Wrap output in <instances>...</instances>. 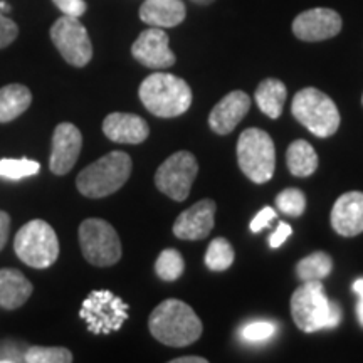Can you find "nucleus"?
Listing matches in <instances>:
<instances>
[{
    "label": "nucleus",
    "instance_id": "f257e3e1",
    "mask_svg": "<svg viewBox=\"0 0 363 363\" xmlns=\"http://www.w3.org/2000/svg\"><path fill=\"white\" fill-rule=\"evenodd\" d=\"M150 333L167 347H187L202 335V321L187 303L165 299L152 311Z\"/></svg>",
    "mask_w": 363,
    "mask_h": 363
},
{
    "label": "nucleus",
    "instance_id": "f03ea898",
    "mask_svg": "<svg viewBox=\"0 0 363 363\" xmlns=\"http://www.w3.org/2000/svg\"><path fill=\"white\" fill-rule=\"evenodd\" d=\"M294 325L305 333L333 330L342 323V308L330 301L321 281H306L291 296Z\"/></svg>",
    "mask_w": 363,
    "mask_h": 363
},
{
    "label": "nucleus",
    "instance_id": "7ed1b4c3",
    "mask_svg": "<svg viewBox=\"0 0 363 363\" xmlns=\"http://www.w3.org/2000/svg\"><path fill=\"white\" fill-rule=\"evenodd\" d=\"M138 96L143 106L158 118L184 115L192 104V89L184 79L169 72L150 74L140 84Z\"/></svg>",
    "mask_w": 363,
    "mask_h": 363
},
{
    "label": "nucleus",
    "instance_id": "20e7f679",
    "mask_svg": "<svg viewBox=\"0 0 363 363\" xmlns=\"http://www.w3.org/2000/svg\"><path fill=\"white\" fill-rule=\"evenodd\" d=\"M131 169L133 163L128 153L110 152L81 172L76 179V187L84 197L103 199L123 187Z\"/></svg>",
    "mask_w": 363,
    "mask_h": 363
},
{
    "label": "nucleus",
    "instance_id": "39448f33",
    "mask_svg": "<svg viewBox=\"0 0 363 363\" xmlns=\"http://www.w3.org/2000/svg\"><path fill=\"white\" fill-rule=\"evenodd\" d=\"M293 116L318 138H328L340 128V111L328 94L316 88H305L294 96Z\"/></svg>",
    "mask_w": 363,
    "mask_h": 363
},
{
    "label": "nucleus",
    "instance_id": "423d86ee",
    "mask_svg": "<svg viewBox=\"0 0 363 363\" xmlns=\"http://www.w3.org/2000/svg\"><path fill=\"white\" fill-rule=\"evenodd\" d=\"M17 257L34 269H45L59 257L57 234L45 220L34 219L22 225L13 239Z\"/></svg>",
    "mask_w": 363,
    "mask_h": 363
},
{
    "label": "nucleus",
    "instance_id": "0eeeda50",
    "mask_svg": "<svg viewBox=\"0 0 363 363\" xmlns=\"http://www.w3.org/2000/svg\"><path fill=\"white\" fill-rule=\"evenodd\" d=\"M238 162L242 174L256 184H266L276 169V148L269 133L259 128L242 131L238 142Z\"/></svg>",
    "mask_w": 363,
    "mask_h": 363
},
{
    "label": "nucleus",
    "instance_id": "6e6552de",
    "mask_svg": "<svg viewBox=\"0 0 363 363\" xmlns=\"http://www.w3.org/2000/svg\"><path fill=\"white\" fill-rule=\"evenodd\" d=\"M79 244L89 264L106 267L121 259V240L110 222L86 219L79 225Z\"/></svg>",
    "mask_w": 363,
    "mask_h": 363
},
{
    "label": "nucleus",
    "instance_id": "1a4fd4ad",
    "mask_svg": "<svg viewBox=\"0 0 363 363\" xmlns=\"http://www.w3.org/2000/svg\"><path fill=\"white\" fill-rule=\"evenodd\" d=\"M79 316L88 323L91 333L108 335L121 330L128 320V305L108 289H98L84 299Z\"/></svg>",
    "mask_w": 363,
    "mask_h": 363
},
{
    "label": "nucleus",
    "instance_id": "9d476101",
    "mask_svg": "<svg viewBox=\"0 0 363 363\" xmlns=\"http://www.w3.org/2000/svg\"><path fill=\"white\" fill-rule=\"evenodd\" d=\"M199 163L190 152H177L158 167L155 185L172 201L184 202L189 197L192 184L197 177Z\"/></svg>",
    "mask_w": 363,
    "mask_h": 363
},
{
    "label": "nucleus",
    "instance_id": "9b49d317",
    "mask_svg": "<svg viewBox=\"0 0 363 363\" xmlns=\"http://www.w3.org/2000/svg\"><path fill=\"white\" fill-rule=\"evenodd\" d=\"M51 40L67 65L84 67L93 57V44L78 17L62 16L51 27Z\"/></svg>",
    "mask_w": 363,
    "mask_h": 363
},
{
    "label": "nucleus",
    "instance_id": "f8f14e48",
    "mask_svg": "<svg viewBox=\"0 0 363 363\" xmlns=\"http://www.w3.org/2000/svg\"><path fill=\"white\" fill-rule=\"evenodd\" d=\"M131 54L140 65L150 69H167L177 61L175 54L169 48V35L160 27L143 30L131 45Z\"/></svg>",
    "mask_w": 363,
    "mask_h": 363
},
{
    "label": "nucleus",
    "instance_id": "ddd939ff",
    "mask_svg": "<svg viewBox=\"0 0 363 363\" xmlns=\"http://www.w3.org/2000/svg\"><path fill=\"white\" fill-rule=\"evenodd\" d=\"M342 17L331 9L318 7L299 13L293 21V34L305 43H318L335 38L342 30Z\"/></svg>",
    "mask_w": 363,
    "mask_h": 363
},
{
    "label": "nucleus",
    "instance_id": "4468645a",
    "mask_svg": "<svg viewBox=\"0 0 363 363\" xmlns=\"http://www.w3.org/2000/svg\"><path fill=\"white\" fill-rule=\"evenodd\" d=\"M83 148V135L72 123H59L52 135L49 169L54 175H66L78 162Z\"/></svg>",
    "mask_w": 363,
    "mask_h": 363
},
{
    "label": "nucleus",
    "instance_id": "2eb2a0df",
    "mask_svg": "<svg viewBox=\"0 0 363 363\" xmlns=\"http://www.w3.org/2000/svg\"><path fill=\"white\" fill-rule=\"evenodd\" d=\"M217 206L211 199L194 203L187 211L177 217L174 224V234L184 240H201L214 229Z\"/></svg>",
    "mask_w": 363,
    "mask_h": 363
},
{
    "label": "nucleus",
    "instance_id": "dca6fc26",
    "mask_svg": "<svg viewBox=\"0 0 363 363\" xmlns=\"http://www.w3.org/2000/svg\"><path fill=\"white\" fill-rule=\"evenodd\" d=\"M331 227L343 238H355L363 233V192L340 195L331 208Z\"/></svg>",
    "mask_w": 363,
    "mask_h": 363
},
{
    "label": "nucleus",
    "instance_id": "f3484780",
    "mask_svg": "<svg viewBox=\"0 0 363 363\" xmlns=\"http://www.w3.org/2000/svg\"><path fill=\"white\" fill-rule=\"evenodd\" d=\"M251 108V98L244 91H233L216 104L208 115V126L217 135H229Z\"/></svg>",
    "mask_w": 363,
    "mask_h": 363
},
{
    "label": "nucleus",
    "instance_id": "a211bd4d",
    "mask_svg": "<svg viewBox=\"0 0 363 363\" xmlns=\"http://www.w3.org/2000/svg\"><path fill=\"white\" fill-rule=\"evenodd\" d=\"M103 133L115 143L138 145L148 138V123L133 113H111L104 118Z\"/></svg>",
    "mask_w": 363,
    "mask_h": 363
},
{
    "label": "nucleus",
    "instance_id": "6ab92c4d",
    "mask_svg": "<svg viewBox=\"0 0 363 363\" xmlns=\"http://www.w3.org/2000/svg\"><path fill=\"white\" fill-rule=\"evenodd\" d=\"M187 16V9L182 0H145L140 7V19L152 27H175Z\"/></svg>",
    "mask_w": 363,
    "mask_h": 363
},
{
    "label": "nucleus",
    "instance_id": "aec40b11",
    "mask_svg": "<svg viewBox=\"0 0 363 363\" xmlns=\"http://www.w3.org/2000/svg\"><path fill=\"white\" fill-rule=\"evenodd\" d=\"M33 283L19 269H0V306L4 310H17L33 294Z\"/></svg>",
    "mask_w": 363,
    "mask_h": 363
},
{
    "label": "nucleus",
    "instance_id": "412c9836",
    "mask_svg": "<svg viewBox=\"0 0 363 363\" xmlns=\"http://www.w3.org/2000/svg\"><path fill=\"white\" fill-rule=\"evenodd\" d=\"M33 94L24 84H7L0 88V123L19 118L29 110Z\"/></svg>",
    "mask_w": 363,
    "mask_h": 363
},
{
    "label": "nucleus",
    "instance_id": "4be33fe9",
    "mask_svg": "<svg viewBox=\"0 0 363 363\" xmlns=\"http://www.w3.org/2000/svg\"><path fill=\"white\" fill-rule=\"evenodd\" d=\"M286 96H288V89H286L284 83L274 78L264 79L256 89L257 106L272 120L279 118L281 113H283Z\"/></svg>",
    "mask_w": 363,
    "mask_h": 363
},
{
    "label": "nucleus",
    "instance_id": "5701e85b",
    "mask_svg": "<svg viewBox=\"0 0 363 363\" xmlns=\"http://www.w3.org/2000/svg\"><path fill=\"white\" fill-rule=\"evenodd\" d=\"M286 163L294 177L305 179L316 172L318 155L310 143L305 140H296L289 145L288 152H286Z\"/></svg>",
    "mask_w": 363,
    "mask_h": 363
},
{
    "label": "nucleus",
    "instance_id": "b1692460",
    "mask_svg": "<svg viewBox=\"0 0 363 363\" xmlns=\"http://www.w3.org/2000/svg\"><path fill=\"white\" fill-rule=\"evenodd\" d=\"M331 269H333V259L326 252L318 251L298 262L296 274L303 283H306V281L325 279L326 276H330Z\"/></svg>",
    "mask_w": 363,
    "mask_h": 363
},
{
    "label": "nucleus",
    "instance_id": "393cba45",
    "mask_svg": "<svg viewBox=\"0 0 363 363\" xmlns=\"http://www.w3.org/2000/svg\"><path fill=\"white\" fill-rule=\"evenodd\" d=\"M234 249L230 242L224 238H217L208 244L206 252V266L211 271L220 272L229 269L234 262Z\"/></svg>",
    "mask_w": 363,
    "mask_h": 363
},
{
    "label": "nucleus",
    "instance_id": "a878e982",
    "mask_svg": "<svg viewBox=\"0 0 363 363\" xmlns=\"http://www.w3.org/2000/svg\"><path fill=\"white\" fill-rule=\"evenodd\" d=\"M185 262L177 249H165L155 262L157 276L163 281H177L184 274Z\"/></svg>",
    "mask_w": 363,
    "mask_h": 363
},
{
    "label": "nucleus",
    "instance_id": "bb28decb",
    "mask_svg": "<svg viewBox=\"0 0 363 363\" xmlns=\"http://www.w3.org/2000/svg\"><path fill=\"white\" fill-rule=\"evenodd\" d=\"M39 170V163L29 160V158H21V160L2 158V160H0V177L7 180H21L26 179V177L38 175Z\"/></svg>",
    "mask_w": 363,
    "mask_h": 363
},
{
    "label": "nucleus",
    "instance_id": "cd10ccee",
    "mask_svg": "<svg viewBox=\"0 0 363 363\" xmlns=\"http://www.w3.org/2000/svg\"><path fill=\"white\" fill-rule=\"evenodd\" d=\"M27 363H71L72 353L62 347H30L24 353Z\"/></svg>",
    "mask_w": 363,
    "mask_h": 363
},
{
    "label": "nucleus",
    "instance_id": "c85d7f7f",
    "mask_svg": "<svg viewBox=\"0 0 363 363\" xmlns=\"http://www.w3.org/2000/svg\"><path fill=\"white\" fill-rule=\"evenodd\" d=\"M276 207L289 217L303 216L306 208V197L301 190L286 189L276 197Z\"/></svg>",
    "mask_w": 363,
    "mask_h": 363
},
{
    "label": "nucleus",
    "instance_id": "c756f323",
    "mask_svg": "<svg viewBox=\"0 0 363 363\" xmlns=\"http://www.w3.org/2000/svg\"><path fill=\"white\" fill-rule=\"evenodd\" d=\"M276 333V326L269 323V321H254V323H249L240 331L242 338L246 342L251 343H259L269 340L272 335Z\"/></svg>",
    "mask_w": 363,
    "mask_h": 363
},
{
    "label": "nucleus",
    "instance_id": "7c9ffc66",
    "mask_svg": "<svg viewBox=\"0 0 363 363\" xmlns=\"http://www.w3.org/2000/svg\"><path fill=\"white\" fill-rule=\"evenodd\" d=\"M17 35H19V27L0 9V49L11 45L17 39Z\"/></svg>",
    "mask_w": 363,
    "mask_h": 363
},
{
    "label": "nucleus",
    "instance_id": "2f4dec72",
    "mask_svg": "<svg viewBox=\"0 0 363 363\" xmlns=\"http://www.w3.org/2000/svg\"><path fill=\"white\" fill-rule=\"evenodd\" d=\"M52 2L56 4V7L65 16L78 17V19L86 12V9H88L84 0H52Z\"/></svg>",
    "mask_w": 363,
    "mask_h": 363
},
{
    "label": "nucleus",
    "instance_id": "473e14b6",
    "mask_svg": "<svg viewBox=\"0 0 363 363\" xmlns=\"http://www.w3.org/2000/svg\"><path fill=\"white\" fill-rule=\"evenodd\" d=\"M274 219H276V211H274V208H272V207H264L259 212V214H257L251 220V225H249V229H251V233H261V230L266 229V227L269 225Z\"/></svg>",
    "mask_w": 363,
    "mask_h": 363
},
{
    "label": "nucleus",
    "instance_id": "72a5a7b5",
    "mask_svg": "<svg viewBox=\"0 0 363 363\" xmlns=\"http://www.w3.org/2000/svg\"><path fill=\"white\" fill-rule=\"evenodd\" d=\"M291 233H293L291 225H288V224H286V222H279L278 229H276L274 233L271 234V239H269L271 247H272V249H278V247L281 246V244H283L284 240L288 239L289 235H291Z\"/></svg>",
    "mask_w": 363,
    "mask_h": 363
},
{
    "label": "nucleus",
    "instance_id": "f704fd0d",
    "mask_svg": "<svg viewBox=\"0 0 363 363\" xmlns=\"http://www.w3.org/2000/svg\"><path fill=\"white\" fill-rule=\"evenodd\" d=\"M9 234H11V216L0 211V251L6 247Z\"/></svg>",
    "mask_w": 363,
    "mask_h": 363
},
{
    "label": "nucleus",
    "instance_id": "c9c22d12",
    "mask_svg": "<svg viewBox=\"0 0 363 363\" xmlns=\"http://www.w3.org/2000/svg\"><path fill=\"white\" fill-rule=\"evenodd\" d=\"M0 362H24L17 350H0Z\"/></svg>",
    "mask_w": 363,
    "mask_h": 363
},
{
    "label": "nucleus",
    "instance_id": "e433bc0d",
    "mask_svg": "<svg viewBox=\"0 0 363 363\" xmlns=\"http://www.w3.org/2000/svg\"><path fill=\"white\" fill-rule=\"evenodd\" d=\"M170 363H207V358L203 357H179L174 358Z\"/></svg>",
    "mask_w": 363,
    "mask_h": 363
},
{
    "label": "nucleus",
    "instance_id": "4c0bfd02",
    "mask_svg": "<svg viewBox=\"0 0 363 363\" xmlns=\"http://www.w3.org/2000/svg\"><path fill=\"white\" fill-rule=\"evenodd\" d=\"M353 293H355L360 299H363V278L357 279L355 283H353Z\"/></svg>",
    "mask_w": 363,
    "mask_h": 363
},
{
    "label": "nucleus",
    "instance_id": "58836bf2",
    "mask_svg": "<svg viewBox=\"0 0 363 363\" xmlns=\"http://www.w3.org/2000/svg\"><path fill=\"white\" fill-rule=\"evenodd\" d=\"M357 316H358V321H360V325L363 326V299H360L357 305Z\"/></svg>",
    "mask_w": 363,
    "mask_h": 363
}]
</instances>
